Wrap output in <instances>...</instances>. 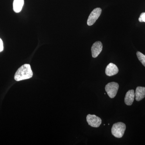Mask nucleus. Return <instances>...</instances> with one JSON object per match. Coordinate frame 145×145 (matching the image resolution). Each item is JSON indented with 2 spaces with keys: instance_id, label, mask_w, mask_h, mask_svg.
<instances>
[{
  "instance_id": "obj_7",
  "label": "nucleus",
  "mask_w": 145,
  "mask_h": 145,
  "mask_svg": "<svg viewBox=\"0 0 145 145\" xmlns=\"http://www.w3.org/2000/svg\"><path fill=\"white\" fill-rule=\"evenodd\" d=\"M119 72V69L116 65L110 63L107 66L106 68L105 73L107 76H112L116 75Z\"/></svg>"
},
{
  "instance_id": "obj_9",
  "label": "nucleus",
  "mask_w": 145,
  "mask_h": 145,
  "mask_svg": "<svg viewBox=\"0 0 145 145\" xmlns=\"http://www.w3.org/2000/svg\"><path fill=\"white\" fill-rule=\"evenodd\" d=\"M135 93L136 101H140L142 100L145 97V87H137Z\"/></svg>"
},
{
  "instance_id": "obj_1",
  "label": "nucleus",
  "mask_w": 145,
  "mask_h": 145,
  "mask_svg": "<svg viewBox=\"0 0 145 145\" xmlns=\"http://www.w3.org/2000/svg\"><path fill=\"white\" fill-rule=\"evenodd\" d=\"M33 76V72L30 65L26 64L23 65L18 69L15 73L14 79L17 81L23 80L30 79Z\"/></svg>"
},
{
  "instance_id": "obj_6",
  "label": "nucleus",
  "mask_w": 145,
  "mask_h": 145,
  "mask_svg": "<svg viewBox=\"0 0 145 145\" xmlns=\"http://www.w3.org/2000/svg\"><path fill=\"white\" fill-rule=\"evenodd\" d=\"M103 44L100 41L95 42L92 45L91 48L92 56L93 58H96L103 50Z\"/></svg>"
},
{
  "instance_id": "obj_8",
  "label": "nucleus",
  "mask_w": 145,
  "mask_h": 145,
  "mask_svg": "<svg viewBox=\"0 0 145 145\" xmlns=\"http://www.w3.org/2000/svg\"><path fill=\"white\" fill-rule=\"evenodd\" d=\"M135 93L133 89H131L127 92L125 98V103L128 106H131L132 105L134 99Z\"/></svg>"
},
{
  "instance_id": "obj_2",
  "label": "nucleus",
  "mask_w": 145,
  "mask_h": 145,
  "mask_svg": "<svg viewBox=\"0 0 145 145\" xmlns=\"http://www.w3.org/2000/svg\"><path fill=\"white\" fill-rule=\"evenodd\" d=\"M126 127L122 122H118L114 123L111 129L112 134L117 138H121L123 136Z\"/></svg>"
},
{
  "instance_id": "obj_12",
  "label": "nucleus",
  "mask_w": 145,
  "mask_h": 145,
  "mask_svg": "<svg viewBox=\"0 0 145 145\" xmlns=\"http://www.w3.org/2000/svg\"><path fill=\"white\" fill-rule=\"evenodd\" d=\"M139 21L141 22H145V12L141 13L139 18Z\"/></svg>"
},
{
  "instance_id": "obj_11",
  "label": "nucleus",
  "mask_w": 145,
  "mask_h": 145,
  "mask_svg": "<svg viewBox=\"0 0 145 145\" xmlns=\"http://www.w3.org/2000/svg\"><path fill=\"white\" fill-rule=\"evenodd\" d=\"M137 56L139 61L141 62L142 64L145 67V55L144 54L138 51L137 52Z\"/></svg>"
},
{
  "instance_id": "obj_4",
  "label": "nucleus",
  "mask_w": 145,
  "mask_h": 145,
  "mask_svg": "<svg viewBox=\"0 0 145 145\" xmlns=\"http://www.w3.org/2000/svg\"><path fill=\"white\" fill-rule=\"evenodd\" d=\"M102 9L100 8H95L92 10L89 16L87 21V24L89 26L93 25L101 16Z\"/></svg>"
},
{
  "instance_id": "obj_3",
  "label": "nucleus",
  "mask_w": 145,
  "mask_h": 145,
  "mask_svg": "<svg viewBox=\"0 0 145 145\" xmlns=\"http://www.w3.org/2000/svg\"><path fill=\"white\" fill-rule=\"evenodd\" d=\"M119 88V85L118 83L112 82L108 83L106 86L105 89L110 98L113 99L117 95Z\"/></svg>"
},
{
  "instance_id": "obj_5",
  "label": "nucleus",
  "mask_w": 145,
  "mask_h": 145,
  "mask_svg": "<svg viewBox=\"0 0 145 145\" xmlns=\"http://www.w3.org/2000/svg\"><path fill=\"white\" fill-rule=\"evenodd\" d=\"M86 119L89 125L93 127H99L102 123V120L101 118L94 114H88L87 116Z\"/></svg>"
},
{
  "instance_id": "obj_13",
  "label": "nucleus",
  "mask_w": 145,
  "mask_h": 145,
  "mask_svg": "<svg viewBox=\"0 0 145 145\" xmlns=\"http://www.w3.org/2000/svg\"><path fill=\"white\" fill-rule=\"evenodd\" d=\"M3 50V44L2 40L0 39V52H2Z\"/></svg>"
},
{
  "instance_id": "obj_10",
  "label": "nucleus",
  "mask_w": 145,
  "mask_h": 145,
  "mask_svg": "<svg viewBox=\"0 0 145 145\" xmlns=\"http://www.w3.org/2000/svg\"><path fill=\"white\" fill-rule=\"evenodd\" d=\"M24 4V0H14L13 3V10L16 13L20 12Z\"/></svg>"
}]
</instances>
